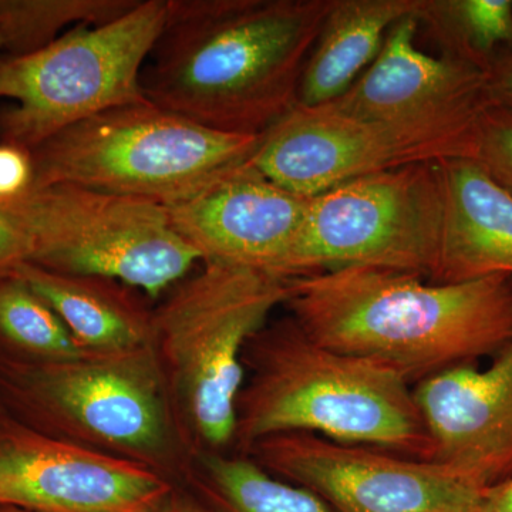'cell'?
Returning a JSON list of instances; mask_svg holds the SVG:
<instances>
[{"label":"cell","mask_w":512,"mask_h":512,"mask_svg":"<svg viewBox=\"0 0 512 512\" xmlns=\"http://www.w3.org/2000/svg\"><path fill=\"white\" fill-rule=\"evenodd\" d=\"M333 0H167L141 73L156 106L222 133L261 136L298 103Z\"/></svg>","instance_id":"1"},{"label":"cell","mask_w":512,"mask_h":512,"mask_svg":"<svg viewBox=\"0 0 512 512\" xmlns=\"http://www.w3.org/2000/svg\"><path fill=\"white\" fill-rule=\"evenodd\" d=\"M289 315L313 340L393 370L410 384L495 355L512 342V278L434 284L348 266L289 279Z\"/></svg>","instance_id":"2"},{"label":"cell","mask_w":512,"mask_h":512,"mask_svg":"<svg viewBox=\"0 0 512 512\" xmlns=\"http://www.w3.org/2000/svg\"><path fill=\"white\" fill-rule=\"evenodd\" d=\"M234 453L286 433L427 460L430 439L412 384L387 367L320 345L291 315L268 323L244 350Z\"/></svg>","instance_id":"3"},{"label":"cell","mask_w":512,"mask_h":512,"mask_svg":"<svg viewBox=\"0 0 512 512\" xmlns=\"http://www.w3.org/2000/svg\"><path fill=\"white\" fill-rule=\"evenodd\" d=\"M288 296L272 272L201 262L154 306L150 346L187 456L234 451L245 346Z\"/></svg>","instance_id":"4"},{"label":"cell","mask_w":512,"mask_h":512,"mask_svg":"<svg viewBox=\"0 0 512 512\" xmlns=\"http://www.w3.org/2000/svg\"><path fill=\"white\" fill-rule=\"evenodd\" d=\"M0 406L40 433L150 468L180 487L188 456L151 346L57 363L0 356Z\"/></svg>","instance_id":"5"},{"label":"cell","mask_w":512,"mask_h":512,"mask_svg":"<svg viewBox=\"0 0 512 512\" xmlns=\"http://www.w3.org/2000/svg\"><path fill=\"white\" fill-rule=\"evenodd\" d=\"M259 138L212 130L148 100L127 104L30 151L32 188L73 184L168 207L248 160Z\"/></svg>","instance_id":"6"},{"label":"cell","mask_w":512,"mask_h":512,"mask_svg":"<svg viewBox=\"0 0 512 512\" xmlns=\"http://www.w3.org/2000/svg\"><path fill=\"white\" fill-rule=\"evenodd\" d=\"M167 19V0H140L123 18L80 25L43 49L0 56V143L35 150L103 111L143 103L141 73Z\"/></svg>","instance_id":"7"},{"label":"cell","mask_w":512,"mask_h":512,"mask_svg":"<svg viewBox=\"0 0 512 512\" xmlns=\"http://www.w3.org/2000/svg\"><path fill=\"white\" fill-rule=\"evenodd\" d=\"M32 239L30 264L114 279L160 298L201 265L167 208L73 184L32 188L3 205Z\"/></svg>","instance_id":"8"},{"label":"cell","mask_w":512,"mask_h":512,"mask_svg":"<svg viewBox=\"0 0 512 512\" xmlns=\"http://www.w3.org/2000/svg\"><path fill=\"white\" fill-rule=\"evenodd\" d=\"M441 227L437 163L363 175L311 197L279 275L292 279L367 266L430 281L439 262Z\"/></svg>","instance_id":"9"},{"label":"cell","mask_w":512,"mask_h":512,"mask_svg":"<svg viewBox=\"0 0 512 512\" xmlns=\"http://www.w3.org/2000/svg\"><path fill=\"white\" fill-rule=\"evenodd\" d=\"M485 110L373 120L296 104L261 134L248 160L286 190L315 197L363 175L474 158Z\"/></svg>","instance_id":"10"},{"label":"cell","mask_w":512,"mask_h":512,"mask_svg":"<svg viewBox=\"0 0 512 512\" xmlns=\"http://www.w3.org/2000/svg\"><path fill=\"white\" fill-rule=\"evenodd\" d=\"M244 456L338 512H461L484 504V491L434 461L315 434L266 437Z\"/></svg>","instance_id":"11"},{"label":"cell","mask_w":512,"mask_h":512,"mask_svg":"<svg viewBox=\"0 0 512 512\" xmlns=\"http://www.w3.org/2000/svg\"><path fill=\"white\" fill-rule=\"evenodd\" d=\"M178 485L0 413V505L29 512H158Z\"/></svg>","instance_id":"12"},{"label":"cell","mask_w":512,"mask_h":512,"mask_svg":"<svg viewBox=\"0 0 512 512\" xmlns=\"http://www.w3.org/2000/svg\"><path fill=\"white\" fill-rule=\"evenodd\" d=\"M309 200L269 180L245 160L165 208L175 232L202 262L279 275L301 232Z\"/></svg>","instance_id":"13"},{"label":"cell","mask_w":512,"mask_h":512,"mask_svg":"<svg viewBox=\"0 0 512 512\" xmlns=\"http://www.w3.org/2000/svg\"><path fill=\"white\" fill-rule=\"evenodd\" d=\"M487 367H450L414 384L427 460L478 490L512 476V342Z\"/></svg>","instance_id":"14"},{"label":"cell","mask_w":512,"mask_h":512,"mask_svg":"<svg viewBox=\"0 0 512 512\" xmlns=\"http://www.w3.org/2000/svg\"><path fill=\"white\" fill-rule=\"evenodd\" d=\"M419 15L399 20L375 62L348 92L323 106L357 119L396 120L481 111L493 104L487 73L451 57L421 52L416 45Z\"/></svg>","instance_id":"15"},{"label":"cell","mask_w":512,"mask_h":512,"mask_svg":"<svg viewBox=\"0 0 512 512\" xmlns=\"http://www.w3.org/2000/svg\"><path fill=\"white\" fill-rule=\"evenodd\" d=\"M443 192L439 262L430 282L512 278V195L473 158L437 161Z\"/></svg>","instance_id":"16"},{"label":"cell","mask_w":512,"mask_h":512,"mask_svg":"<svg viewBox=\"0 0 512 512\" xmlns=\"http://www.w3.org/2000/svg\"><path fill=\"white\" fill-rule=\"evenodd\" d=\"M45 299L86 353L151 345L154 306L143 292L101 276L69 275L25 262L13 272Z\"/></svg>","instance_id":"17"},{"label":"cell","mask_w":512,"mask_h":512,"mask_svg":"<svg viewBox=\"0 0 512 512\" xmlns=\"http://www.w3.org/2000/svg\"><path fill=\"white\" fill-rule=\"evenodd\" d=\"M426 0H333L303 69L298 103L328 104L370 66L399 20L419 15Z\"/></svg>","instance_id":"18"},{"label":"cell","mask_w":512,"mask_h":512,"mask_svg":"<svg viewBox=\"0 0 512 512\" xmlns=\"http://www.w3.org/2000/svg\"><path fill=\"white\" fill-rule=\"evenodd\" d=\"M180 488L208 512H332L311 491L234 451L188 456Z\"/></svg>","instance_id":"19"},{"label":"cell","mask_w":512,"mask_h":512,"mask_svg":"<svg viewBox=\"0 0 512 512\" xmlns=\"http://www.w3.org/2000/svg\"><path fill=\"white\" fill-rule=\"evenodd\" d=\"M419 19L441 55L484 73L512 49V0H426Z\"/></svg>","instance_id":"20"},{"label":"cell","mask_w":512,"mask_h":512,"mask_svg":"<svg viewBox=\"0 0 512 512\" xmlns=\"http://www.w3.org/2000/svg\"><path fill=\"white\" fill-rule=\"evenodd\" d=\"M86 352L42 296L16 275L0 278V356L23 363H57Z\"/></svg>","instance_id":"21"},{"label":"cell","mask_w":512,"mask_h":512,"mask_svg":"<svg viewBox=\"0 0 512 512\" xmlns=\"http://www.w3.org/2000/svg\"><path fill=\"white\" fill-rule=\"evenodd\" d=\"M140 0H0L6 55L22 56L55 42L69 26H100L123 18Z\"/></svg>","instance_id":"22"},{"label":"cell","mask_w":512,"mask_h":512,"mask_svg":"<svg viewBox=\"0 0 512 512\" xmlns=\"http://www.w3.org/2000/svg\"><path fill=\"white\" fill-rule=\"evenodd\" d=\"M505 191L512 195V113L503 107H487L478 127L476 156Z\"/></svg>","instance_id":"23"},{"label":"cell","mask_w":512,"mask_h":512,"mask_svg":"<svg viewBox=\"0 0 512 512\" xmlns=\"http://www.w3.org/2000/svg\"><path fill=\"white\" fill-rule=\"evenodd\" d=\"M33 177L30 151L0 143V207L32 190Z\"/></svg>","instance_id":"24"},{"label":"cell","mask_w":512,"mask_h":512,"mask_svg":"<svg viewBox=\"0 0 512 512\" xmlns=\"http://www.w3.org/2000/svg\"><path fill=\"white\" fill-rule=\"evenodd\" d=\"M33 254L32 239L18 220L0 207V278L12 275Z\"/></svg>","instance_id":"25"},{"label":"cell","mask_w":512,"mask_h":512,"mask_svg":"<svg viewBox=\"0 0 512 512\" xmlns=\"http://www.w3.org/2000/svg\"><path fill=\"white\" fill-rule=\"evenodd\" d=\"M487 76L488 94L493 104L512 113V49L498 55Z\"/></svg>","instance_id":"26"},{"label":"cell","mask_w":512,"mask_h":512,"mask_svg":"<svg viewBox=\"0 0 512 512\" xmlns=\"http://www.w3.org/2000/svg\"><path fill=\"white\" fill-rule=\"evenodd\" d=\"M488 512H512V476L484 491Z\"/></svg>","instance_id":"27"},{"label":"cell","mask_w":512,"mask_h":512,"mask_svg":"<svg viewBox=\"0 0 512 512\" xmlns=\"http://www.w3.org/2000/svg\"><path fill=\"white\" fill-rule=\"evenodd\" d=\"M158 512H208L201 507L197 501L192 500L190 495L178 487L170 503L161 508Z\"/></svg>","instance_id":"28"},{"label":"cell","mask_w":512,"mask_h":512,"mask_svg":"<svg viewBox=\"0 0 512 512\" xmlns=\"http://www.w3.org/2000/svg\"><path fill=\"white\" fill-rule=\"evenodd\" d=\"M0 512H29L22 508L10 507V505H0Z\"/></svg>","instance_id":"29"},{"label":"cell","mask_w":512,"mask_h":512,"mask_svg":"<svg viewBox=\"0 0 512 512\" xmlns=\"http://www.w3.org/2000/svg\"><path fill=\"white\" fill-rule=\"evenodd\" d=\"M484 504L481 505V507L474 508V510H468V511H461V512H483Z\"/></svg>","instance_id":"30"},{"label":"cell","mask_w":512,"mask_h":512,"mask_svg":"<svg viewBox=\"0 0 512 512\" xmlns=\"http://www.w3.org/2000/svg\"><path fill=\"white\" fill-rule=\"evenodd\" d=\"M0 50H3V42H2V37H0Z\"/></svg>","instance_id":"31"},{"label":"cell","mask_w":512,"mask_h":512,"mask_svg":"<svg viewBox=\"0 0 512 512\" xmlns=\"http://www.w3.org/2000/svg\"><path fill=\"white\" fill-rule=\"evenodd\" d=\"M483 512H488L487 508L483 507Z\"/></svg>","instance_id":"32"},{"label":"cell","mask_w":512,"mask_h":512,"mask_svg":"<svg viewBox=\"0 0 512 512\" xmlns=\"http://www.w3.org/2000/svg\"><path fill=\"white\" fill-rule=\"evenodd\" d=\"M2 412H3V407H2V406H0V413H2Z\"/></svg>","instance_id":"33"}]
</instances>
